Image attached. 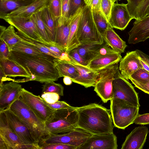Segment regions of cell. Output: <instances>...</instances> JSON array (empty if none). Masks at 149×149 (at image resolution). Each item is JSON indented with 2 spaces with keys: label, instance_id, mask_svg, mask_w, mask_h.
Returning a JSON list of instances; mask_svg holds the SVG:
<instances>
[{
  "label": "cell",
  "instance_id": "33",
  "mask_svg": "<svg viewBox=\"0 0 149 149\" xmlns=\"http://www.w3.org/2000/svg\"><path fill=\"white\" fill-rule=\"evenodd\" d=\"M16 33L20 38L21 40L31 45L38 49L41 52L49 55L58 61H59L58 57L48 48V44H45L32 39L18 31L16 32Z\"/></svg>",
  "mask_w": 149,
  "mask_h": 149
},
{
  "label": "cell",
  "instance_id": "51",
  "mask_svg": "<svg viewBox=\"0 0 149 149\" xmlns=\"http://www.w3.org/2000/svg\"><path fill=\"white\" fill-rule=\"evenodd\" d=\"M101 0H90L88 4L92 12L101 10Z\"/></svg>",
  "mask_w": 149,
  "mask_h": 149
},
{
  "label": "cell",
  "instance_id": "54",
  "mask_svg": "<svg viewBox=\"0 0 149 149\" xmlns=\"http://www.w3.org/2000/svg\"><path fill=\"white\" fill-rule=\"evenodd\" d=\"M63 81L64 84L67 85H71L72 83V81L70 78L68 77L65 76L63 78Z\"/></svg>",
  "mask_w": 149,
  "mask_h": 149
},
{
  "label": "cell",
  "instance_id": "7",
  "mask_svg": "<svg viewBox=\"0 0 149 149\" xmlns=\"http://www.w3.org/2000/svg\"><path fill=\"white\" fill-rule=\"evenodd\" d=\"M92 135L81 128L77 127L65 133L49 134L42 139L39 145L40 146L46 144L60 143L72 145L77 148L83 144Z\"/></svg>",
  "mask_w": 149,
  "mask_h": 149
},
{
  "label": "cell",
  "instance_id": "48",
  "mask_svg": "<svg viewBox=\"0 0 149 149\" xmlns=\"http://www.w3.org/2000/svg\"><path fill=\"white\" fill-rule=\"evenodd\" d=\"M130 80L135 87L149 94V81L139 82L132 79Z\"/></svg>",
  "mask_w": 149,
  "mask_h": 149
},
{
  "label": "cell",
  "instance_id": "4",
  "mask_svg": "<svg viewBox=\"0 0 149 149\" xmlns=\"http://www.w3.org/2000/svg\"><path fill=\"white\" fill-rule=\"evenodd\" d=\"M77 107L55 110L51 118L45 123L48 134L68 132L77 127Z\"/></svg>",
  "mask_w": 149,
  "mask_h": 149
},
{
  "label": "cell",
  "instance_id": "56",
  "mask_svg": "<svg viewBox=\"0 0 149 149\" xmlns=\"http://www.w3.org/2000/svg\"><path fill=\"white\" fill-rule=\"evenodd\" d=\"M139 58L143 68L149 72V65L140 57Z\"/></svg>",
  "mask_w": 149,
  "mask_h": 149
},
{
  "label": "cell",
  "instance_id": "50",
  "mask_svg": "<svg viewBox=\"0 0 149 149\" xmlns=\"http://www.w3.org/2000/svg\"><path fill=\"white\" fill-rule=\"evenodd\" d=\"M61 16L62 17L69 18V11L70 0H61Z\"/></svg>",
  "mask_w": 149,
  "mask_h": 149
},
{
  "label": "cell",
  "instance_id": "42",
  "mask_svg": "<svg viewBox=\"0 0 149 149\" xmlns=\"http://www.w3.org/2000/svg\"><path fill=\"white\" fill-rule=\"evenodd\" d=\"M86 5L85 0H70L69 17L73 15L79 8H83Z\"/></svg>",
  "mask_w": 149,
  "mask_h": 149
},
{
  "label": "cell",
  "instance_id": "44",
  "mask_svg": "<svg viewBox=\"0 0 149 149\" xmlns=\"http://www.w3.org/2000/svg\"><path fill=\"white\" fill-rule=\"evenodd\" d=\"M11 51L6 43L2 40L0 39V59L9 58Z\"/></svg>",
  "mask_w": 149,
  "mask_h": 149
},
{
  "label": "cell",
  "instance_id": "46",
  "mask_svg": "<svg viewBox=\"0 0 149 149\" xmlns=\"http://www.w3.org/2000/svg\"><path fill=\"white\" fill-rule=\"evenodd\" d=\"M41 97L49 104H53L58 100L59 95L55 93H43Z\"/></svg>",
  "mask_w": 149,
  "mask_h": 149
},
{
  "label": "cell",
  "instance_id": "14",
  "mask_svg": "<svg viewBox=\"0 0 149 149\" xmlns=\"http://www.w3.org/2000/svg\"><path fill=\"white\" fill-rule=\"evenodd\" d=\"M22 88L21 85L15 81L0 86V111L9 108L20 97Z\"/></svg>",
  "mask_w": 149,
  "mask_h": 149
},
{
  "label": "cell",
  "instance_id": "23",
  "mask_svg": "<svg viewBox=\"0 0 149 149\" xmlns=\"http://www.w3.org/2000/svg\"><path fill=\"white\" fill-rule=\"evenodd\" d=\"M0 65L3 68L7 77H23L28 81L31 78V74L23 66L12 59H0Z\"/></svg>",
  "mask_w": 149,
  "mask_h": 149
},
{
  "label": "cell",
  "instance_id": "39",
  "mask_svg": "<svg viewBox=\"0 0 149 149\" xmlns=\"http://www.w3.org/2000/svg\"><path fill=\"white\" fill-rule=\"evenodd\" d=\"M104 43L100 48L97 50L96 52L94 53L91 60L102 56L118 53L112 49L106 43Z\"/></svg>",
  "mask_w": 149,
  "mask_h": 149
},
{
  "label": "cell",
  "instance_id": "24",
  "mask_svg": "<svg viewBox=\"0 0 149 149\" xmlns=\"http://www.w3.org/2000/svg\"><path fill=\"white\" fill-rule=\"evenodd\" d=\"M82 8H79L76 13L72 16L69 34L66 49L68 53L81 44L78 39V31Z\"/></svg>",
  "mask_w": 149,
  "mask_h": 149
},
{
  "label": "cell",
  "instance_id": "17",
  "mask_svg": "<svg viewBox=\"0 0 149 149\" xmlns=\"http://www.w3.org/2000/svg\"><path fill=\"white\" fill-rule=\"evenodd\" d=\"M143 68L139 57L136 50L127 52L120 61L118 67L122 75L128 81L134 73Z\"/></svg>",
  "mask_w": 149,
  "mask_h": 149
},
{
  "label": "cell",
  "instance_id": "11",
  "mask_svg": "<svg viewBox=\"0 0 149 149\" xmlns=\"http://www.w3.org/2000/svg\"><path fill=\"white\" fill-rule=\"evenodd\" d=\"M2 19L15 27L18 31L27 37L48 44L39 33L32 16L26 17H4Z\"/></svg>",
  "mask_w": 149,
  "mask_h": 149
},
{
  "label": "cell",
  "instance_id": "49",
  "mask_svg": "<svg viewBox=\"0 0 149 149\" xmlns=\"http://www.w3.org/2000/svg\"><path fill=\"white\" fill-rule=\"evenodd\" d=\"M134 123L136 124H149V113L139 114L134 120Z\"/></svg>",
  "mask_w": 149,
  "mask_h": 149
},
{
  "label": "cell",
  "instance_id": "8",
  "mask_svg": "<svg viewBox=\"0 0 149 149\" xmlns=\"http://www.w3.org/2000/svg\"><path fill=\"white\" fill-rule=\"evenodd\" d=\"M112 86L113 98H118L140 107L138 93L129 81L122 75L118 69L114 75Z\"/></svg>",
  "mask_w": 149,
  "mask_h": 149
},
{
  "label": "cell",
  "instance_id": "22",
  "mask_svg": "<svg viewBox=\"0 0 149 149\" xmlns=\"http://www.w3.org/2000/svg\"><path fill=\"white\" fill-rule=\"evenodd\" d=\"M50 0H34L31 3L7 14L3 17H26L31 16L34 14L48 6Z\"/></svg>",
  "mask_w": 149,
  "mask_h": 149
},
{
  "label": "cell",
  "instance_id": "5",
  "mask_svg": "<svg viewBox=\"0 0 149 149\" xmlns=\"http://www.w3.org/2000/svg\"><path fill=\"white\" fill-rule=\"evenodd\" d=\"M139 107L125 100L113 98L110 100V111L114 126L124 129L139 115Z\"/></svg>",
  "mask_w": 149,
  "mask_h": 149
},
{
  "label": "cell",
  "instance_id": "43",
  "mask_svg": "<svg viewBox=\"0 0 149 149\" xmlns=\"http://www.w3.org/2000/svg\"><path fill=\"white\" fill-rule=\"evenodd\" d=\"M41 149H76L77 147L72 145L57 143L46 144L40 146Z\"/></svg>",
  "mask_w": 149,
  "mask_h": 149
},
{
  "label": "cell",
  "instance_id": "37",
  "mask_svg": "<svg viewBox=\"0 0 149 149\" xmlns=\"http://www.w3.org/2000/svg\"><path fill=\"white\" fill-rule=\"evenodd\" d=\"M64 87L59 84L51 81L45 83L42 88L43 93H53L61 96L63 95Z\"/></svg>",
  "mask_w": 149,
  "mask_h": 149
},
{
  "label": "cell",
  "instance_id": "13",
  "mask_svg": "<svg viewBox=\"0 0 149 149\" xmlns=\"http://www.w3.org/2000/svg\"><path fill=\"white\" fill-rule=\"evenodd\" d=\"M9 125L24 144L37 143L27 125L9 108L3 111Z\"/></svg>",
  "mask_w": 149,
  "mask_h": 149
},
{
  "label": "cell",
  "instance_id": "34",
  "mask_svg": "<svg viewBox=\"0 0 149 149\" xmlns=\"http://www.w3.org/2000/svg\"><path fill=\"white\" fill-rule=\"evenodd\" d=\"M0 39L3 40L6 43L10 50L13 46L21 40L15 32L14 27L11 25L8 26L4 32L0 35Z\"/></svg>",
  "mask_w": 149,
  "mask_h": 149
},
{
  "label": "cell",
  "instance_id": "18",
  "mask_svg": "<svg viewBox=\"0 0 149 149\" xmlns=\"http://www.w3.org/2000/svg\"><path fill=\"white\" fill-rule=\"evenodd\" d=\"M0 137L6 143L8 149H18L24 144L9 125L3 111H0Z\"/></svg>",
  "mask_w": 149,
  "mask_h": 149
},
{
  "label": "cell",
  "instance_id": "59",
  "mask_svg": "<svg viewBox=\"0 0 149 149\" xmlns=\"http://www.w3.org/2000/svg\"><path fill=\"white\" fill-rule=\"evenodd\" d=\"M113 1H116V0H112Z\"/></svg>",
  "mask_w": 149,
  "mask_h": 149
},
{
  "label": "cell",
  "instance_id": "3",
  "mask_svg": "<svg viewBox=\"0 0 149 149\" xmlns=\"http://www.w3.org/2000/svg\"><path fill=\"white\" fill-rule=\"evenodd\" d=\"M9 108L27 125L36 143L39 144L48 135L45 129V123L37 116L20 97Z\"/></svg>",
  "mask_w": 149,
  "mask_h": 149
},
{
  "label": "cell",
  "instance_id": "19",
  "mask_svg": "<svg viewBox=\"0 0 149 149\" xmlns=\"http://www.w3.org/2000/svg\"><path fill=\"white\" fill-rule=\"evenodd\" d=\"M148 132L147 127L141 126L135 127L126 136L121 149H143Z\"/></svg>",
  "mask_w": 149,
  "mask_h": 149
},
{
  "label": "cell",
  "instance_id": "15",
  "mask_svg": "<svg viewBox=\"0 0 149 149\" xmlns=\"http://www.w3.org/2000/svg\"><path fill=\"white\" fill-rule=\"evenodd\" d=\"M68 61L75 67L79 73L77 78L71 79L72 82L79 84L86 88L95 86L99 77V71L94 70L87 66L83 65L70 56V59Z\"/></svg>",
  "mask_w": 149,
  "mask_h": 149
},
{
  "label": "cell",
  "instance_id": "31",
  "mask_svg": "<svg viewBox=\"0 0 149 149\" xmlns=\"http://www.w3.org/2000/svg\"><path fill=\"white\" fill-rule=\"evenodd\" d=\"M54 63L60 78L67 76L71 79H74L79 76V73L77 70L68 61L55 60Z\"/></svg>",
  "mask_w": 149,
  "mask_h": 149
},
{
  "label": "cell",
  "instance_id": "36",
  "mask_svg": "<svg viewBox=\"0 0 149 149\" xmlns=\"http://www.w3.org/2000/svg\"><path fill=\"white\" fill-rule=\"evenodd\" d=\"M41 10L34 14L32 16L38 32L42 39L48 44L54 45L50 39L42 19Z\"/></svg>",
  "mask_w": 149,
  "mask_h": 149
},
{
  "label": "cell",
  "instance_id": "40",
  "mask_svg": "<svg viewBox=\"0 0 149 149\" xmlns=\"http://www.w3.org/2000/svg\"><path fill=\"white\" fill-rule=\"evenodd\" d=\"M115 2L112 0H101V10L108 21Z\"/></svg>",
  "mask_w": 149,
  "mask_h": 149
},
{
  "label": "cell",
  "instance_id": "41",
  "mask_svg": "<svg viewBox=\"0 0 149 149\" xmlns=\"http://www.w3.org/2000/svg\"><path fill=\"white\" fill-rule=\"evenodd\" d=\"M130 79L139 82L149 81V72L143 68L140 69L131 76Z\"/></svg>",
  "mask_w": 149,
  "mask_h": 149
},
{
  "label": "cell",
  "instance_id": "55",
  "mask_svg": "<svg viewBox=\"0 0 149 149\" xmlns=\"http://www.w3.org/2000/svg\"><path fill=\"white\" fill-rule=\"evenodd\" d=\"M0 149H8L6 143L1 137H0Z\"/></svg>",
  "mask_w": 149,
  "mask_h": 149
},
{
  "label": "cell",
  "instance_id": "29",
  "mask_svg": "<svg viewBox=\"0 0 149 149\" xmlns=\"http://www.w3.org/2000/svg\"><path fill=\"white\" fill-rule=\"evenodd\" d=\"M41 17L51 41L55 45L57 20L52 18L47 6L41 10Z\"/></svg>",
  "mask_w": 149,
  "mask_h": 149
},
{
  "label": "cell",
  "instance_id": "53",
  "mask_svg": "<svg viewBox=\"0 0 149 149\" xmlns=\"http://www.w3.org/2000/svg\"><path fill=\"white\" fill-rule=\"evenodd\" d=\"M6 77L3 68L0 65V86L3 84L4 81L9 80Z\"/></svg>",
  "mask_w": 149,
  "mask_h": 149
},
{
  "label": "cell",
  "instance_id": "12",
  "mask_svg": "<svg viewBox=\"0 0 149 149\" xmlns=\"http://www.w3.org/2000/svg\"><path fill=\"white\" fill-rule=\"evenodd\" d=\"M117 142L113 133L93 134L76 149H117Z\"/></svg>",
  "mask_w": 149,
  "mask_h": 149
},
{
  "label": "cell",
  "instance_id": "6",
  "mask_svg": "<svg viewBox=\"0 0 149 149\" xmlns=\"http://www.w3.org/2000/svg\"><path fill=\"white\" fill-rule=\"evenodd\" d=\"M78 38L81 44L93 43L102 44L104 42L95 25L92 11L88 5L83 7L79 25Z\"/></svg>",
  "mask_w": 149,
  "mask_h": 149
},
{
  "label": "cell",
  "instance_id": "47",
  "mask_svg": "<svg viewBox=\"0 0 149 149\" xmlns=\"http://www.w3.org/2000/svg\"><path fill=\"white\" fill-rule=\"evenodd\" d=\"M44 102L51 108L54 110L61 109L65 108H73L74 107L72 106L64 101H58L53 104H49L46 102L44 100Z\"/></svg>",
  "mask_w": 149,
  "mask_h": 149
},
{
  "label": "cell",
  "instance_id": "57",
  "mask_svg": "<svg viewBox=\"0 0 149 149\" xmlns=\"http://www.w3.org/2000/svg\"><path fill=\"white\" fill-rule=\"evenodd\" d=\"M146 16L148 15H149V6L147 9V10L146 12Z\"/></svg>",
  "mask_w": 149,
  "mask_h": 149
},
{
  "label": "cell",
  "instance_id": "52",
  "mask_svg": "<svg viewBox=\"0 0 149 149\" xmlns=\"http://www.w3.org/2000/svg\"><path fill=\"white\" fill-rule=\"evenodd\" d=\"M139 56L149 65V56L140 50H136Z\"/></svg>",
  "mask_w": 149,
  "mask_h": 149
},
{
  "label": "cell",
  "instance_id": "58",
  "mask_svg": "<svg viewBox=\"0 0 149 149\" xmlns=\"http://www.w3.org/2000/svg\"><path fill=\"white\" fill-rule=\"evenodd\" d=\"M90 0H85L86 4L87 5L88 4Z\"/></svg>",
  "mask_w": 149,
  "mask_h": 149
},
{
  "label": "cell",
  "instance_id": "26",
  "mask_svg": "<svg viewBox=\"0 0 149 149\" xmlns=\"http://www.w3.org/2000/svg\"><path fill=\"white\" fill-rule=\"evenodd\" d=\"M126 6L133 19L139 21L146 16L147 9L149 6V0H127Z\"/></svg>",
  "mask_w": 149,
  "mask_h": 149
},
{
  "label": "cell",
  "instance_id": "25",
  "mask_svg": "<svg viewBox=\"0 0 149 149\" xmlns=\"http://www.w3.org/2000/svg\"><path fill=\"white\" fill-rule=\"evenodd\" d=\"M122 58L121 54L117 53L94 59L89 62L87 66L92 70L100 71L118 63Z\"/></svg>",
  "mask_w": 149,
  "mask_h": 149
},
{
  "label": "cell",
  "instance_id": "45",
  "mask_svg": "<svg viewBox=\"0 0 149 149\" xmlns=\"http://www.w3.org/2000/svg\"><path fill=\"white\" fill-rule=\"evenodd\" d=\"M68 54L70 56L77 62L84 65H88V63L85 61L79 53L77 47L71 50Z\"/></svg>",
  "mask_w": 149,
  "mask_h": 149
},
{
  "label": "cell",
  "instance_id": "21",
  "mask_svg": "<svg viewBox=\"0 0 149 149\" xmlns=\"http://www.w3.org/2000/svg\"><path fill=\"white\" fill-rule=\"evenodd\" d=\"M72 19V16L69 18L61 16L57 20L55 45L65 51Z\"/></svg>",
  "mask_w": 149,
  "mask_h": 149
},
{
  "label": "cell",
  "instance_id": "2",
  "mask_svg": "<svg viewBox=\"0 0 149 149\" xmlns=\"http://www.w3.org/2000/svg\"><path fill=\"white\" fill-rule=\"evenodd\" d=\"M9 58L23 66L31 74L30 81L41 83L58 80L59 77L54 61L11 51Z\"/></svg>",
  "mask_w": 149,
  "mask_h": 149
},
{
  "label": "cell",
  "instance_id": "30",
  "mask_svg": "<svg viewBox=\"0 0 149 149\" xmlns=\"http://www.w3.org/2000/svg\"><path fill=\"white\" fill-rule=\"evenodd\" d=\"M34 0H0V18Z\"/></svg>",
  "mask_w": 149,
  "mask_h": 149
},
{
  "label": "cell",
  "instance_id": "27",
  "mask_svg": "<svg viewBox=\"0 0 149 149\" xmlns=\"http://www.w3.org/2000/svg\"><path fill=\"white\" fill-rule=\"evenodd\" d=\"M103 38L105 43L112 49L120 53H124L127 46L126 42L122 40L110 25Z\"/></svg>",
  "mask_w": 149,
  "mask_h": 149
},
{
  "label": "cell",
  "instance_id": "35",
  "mask_svg": "<svg viewBox=\"0 0 149 149\" xmlns=\"http://www.w3.org/2000/svg\"><path fill=\"white\" fill-rule=\"evenodd\" d=\"M92 13L95 25L103 37L108 27L111 25L101 10Z\"/></svg>",
  "mask_w": 149,
  "mask_h": 149
},
{
  "label": "cell",
  "instance_id": "32",
  "mask_svg": "<svg viewBox=\"0 0 149 149\" xmlns=\"http://www.w3.org/2000/svg\"><path fill=\"white\" fill-rule=\"evenodd\" d=\"M104 43L102 44L93 43L81 44L77 47L78 52L83 58L88 63L94 53Z\"/></svg>",
  "mask_w": 149,
  "mask_h": 149
},
{
  "label": "cell",
  "instance_id": "28",
  "mask_svg": "<svg viewBox=\"0 0 149 149\" xmlns=\"http://www.w3.org/2000/svg\"><path fill=\"white\" fill-rule=\"evenodd\" d=\"M10 51L43 57L53 61L58 60L49 55L41 52L33 46L22 40H21L13 46L10 48Z\"/></svg>",
  "mask_w": 149,
  "mask_h": 149
},
{
  "label": "cell",
  "instance_id": "10",
  "mask_svg": "<svg viewBox=\"0 0 149 149\" xmlns=\"http://www.w3.org/2000/svg\"><path fill=\"white\" fill-rule=\"evenodd\" d=\"M20 97L37 116L45 123L51 117L55 110L48 105L43 99L22 88Z\"/></svg>",
  "mask_w": 149,
  "mask_h": 149
},
{
  "label": "cell",
  "instance_id": "20",
  "mask_svg": "<svg viewBox=\"0 0 149 149\" xmlns=\"http://www.w3.org/2000/svg\"><path fill=\"white\" fill-rule=\"evenodd\" d=\"M133 25L128 32L129 44H135L144 41L149 38V15L140 20H135Z\"/></svg>",
  "mask_w": 149,
  "mask_h": 149
},
{
  "label": "cell",
  "instance_id": "9",
  "mask_svg": "<svg viewBox=\"0 0 149 149\" xmlns=\"http://www.w3.org/2000/svg\"><path fill=\"white\" fill-rule=\"evenodd\" d=\"M118 67L117 63L99 71V77L94 91L104 103L113 98L112 82Z\"/></svg>",
  "mask_w": 149,
  "mask_h": 149
},
{
  "label": "cell",
  "instance_id": "1",
  "mask_svg": "<svg viewBox=\"0 0 149 149\" xmlns=\"http://www.w3.org/2000/svg\"><path fill=\"white\" fill-rule=\"evenodd\" d=\"M77 127L92 135L113 133L110 110L95 103L77 107Z\"/></svg>",
  "mask_w": 149,
  "mask_h": 149
},
{
  "label": "cell",
  "instance_id": "38",
  "mask_svg": "<svg viewBox=\"0 0 149 149\" xmlns=\"http://www.w3.org/2000/svg\"><path fill=\"white\" fill-rule=\"evenodd\" d=\"M47 7L54 20H56L61 16V0H50Z\"/></svg>",
  "mask_w": 149,
  "mask_h": 149
},
{
  "label": "cell",
  "instance_id": "16",
  "mask_svg": "<svg viewBox=\"0 0 149 149\" xmlns=\"http://www.w3.org/2000/svg\"><path fill=\"white\" fill-rule=\"evenodd\" d=\"M132 19L127 10L126 4L114 3L109 20L113 28L123 30Z\"/></svg>",
  "mask_w": 149,
  "mask_h": 149
}]
</instances>
